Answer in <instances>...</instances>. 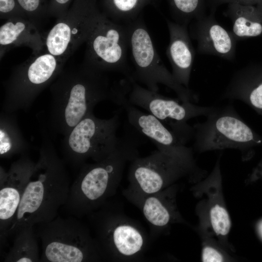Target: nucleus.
<instances>
[{
    "label": "nucleus",
    "mask_w": 262,
    "mask_h": 262,
    "mask_svg": "<svg viewBox=\"0 0 262 262\" xmlns=\"http://www.w3.org/2000/svg\"><path fill=\"white\" fill-rule=\"evenodd\" d=\"M119 115L115 113L109 119L88 114L66 135L62 142L66 161L75 167H81L89 159L100 161L112 153L118 145L117 136Z\"/></svg>",
    "instance_id": "9"
},
{
    "label": "nucleus",
    "mask_w": 262,
    "mask_h": 262,
    "mask_svg": "<svg viewBox=\"0 0 262 262\" xmlns=\"http://www.w3.org/2000/svg\"><path fill=\"white\" fill-rule=\"evenodd\" d=\"M225 14L232 22L231 33L236 40L262 33V14L256 6L229 3Z\"/></svg>",
    "instance_id": "21"
},
{
    "label": "nucleus",
    "mask_w": 262,
    "mask_h": 262,
    "mask_svg": "<svg viewBox=\"0 0 262 262\" xmlns=\"http://www.w3.org/2000/svg\"><path fill=\"white\" fill-rule=\"evenodd\" d=\"M74 0H49L48 16L58 20L67 12Z\"/></svg>",
    "instance_id": "27"
},
{
    "label": "nucleus",
    "mask_w": 262,
    "mask_h": 262,
    "mask_svg": "<svg viewBox=\"0 0 262 262\" xmlns=\"http://www.w3.org/2000/svg\"><path fill=\"white\" fill-rule=\"evenodd\" d=\"M125 100L128 103L147 111L164 123L169 125L183 142L194 134L193 127L187 123L199 116H206L215 107L196 105L172 98L141 86L135 81L126 79L124 82Z\"/></svg>",
    "instance_id": "10"
},
{
    "label": "nucleus",
    "mask_w": 262,
    "mask_h": 262,
    "mask_svg": "<svg viewBox=\"0 0 262 262\" xmlns=\"http://www.w3.org/2000/svg\"><path fill=\"white\" fill-rule=\"evenodd\" d=\"M125 25L134 66L130 80L138 82L155 92L158 91L159 84H162L172 90L181 101H196V96L193 91L179 83L164 66L155 49L144 21L141 18H137Z\"/></svg>",
    "instance_id": "7"
},
{
    "label": "nucleus",
    "mask_w": 262,
    "mask_h": 262,
    "mask_svg": "<svg viewBox=\"0 0 262 262\" xmlns=\"http://www.w3.org/2000/svg\"><path fill=\"white\" fill-rule=\"evenodd\" d=\"M39 27L26 17H15L6 20L0 27V56L10 49L26 46L37 55L45 49L44 37Z\"/></svg>",
    "instance_id": "18"
},
{
    "label": "nucleus",
    "mask_w": 262,
    "mask_h": 262,
    "mask_svg": "<svg viewBox=\"0 0 262 262\" xmlns=\"http://www.w3.org/2000/svg\"><path fill=\"white\" fill-rule=\"evenodd\" d=\"M42 143L7 237L22 229L49 222L57 216L68 197L70 180L63 160L58 156L46 127L42 126Z\"/></svg>",
    "instance_id": "1"
},
{
    "label": "nucleus",
    "mask_w": 262,
    "mask_h": 262,
    "mask_svg": "<svg viewBox=\"0 0 262 262\" xmlns=\"http://www.w3.org/2000/svg\"><path fill=\"white\" fill-rule=\"evenodd\" d=\"M27 17L39 27L41 22L48 17L49 0H17Z\"/></svg>",
    "instance_id": "24"
},
{
    "label": "nucleus",
    "mask_w": 262,
    "mask_h": 262,
    "mask_svg": "<svg viewBox=\"0 0 262 262\" xmlns=\"http://www.w3.org/2000/svg\"><path fill=\"white\" fill-rule=\"evenodd\" d=\"M106 261L142 260L148 241L139 223L111 199L86 216Z\"/></svg>",
    "instance_id": "4"
},
{
    "label": "nucleus",
    "mask_w": 262,
    "mask_h": 262,
    "mask_svg": "<svg viewBox=\"0 0 262 262\" xmlns=\"http://www.w3.org/2000/svg\"><path fill=\"white\" fill-rule=\"evenodd\" d=\"M210 222L214 232L218 235H227L230 229L231 221L227 210L219 204L213 206L210 211Z\"/></svg>",
    "instance_id": "25"
},
{
    "label": "nucleus",
    "mask_w": 262,
    "mask_h": 262,
    "mask_svg": "<svg viewBox=\"0 0 262 262\" xmlns=\"http://www.w3.org/2000/svg\"><path fill=\"white\" fill-rule=\"evenodd\" d=\"M117 84H111L106 73L83 62L61 73L50 87L49 129L66 135L99 102L115 103Z\"/></svg>",
    "instance_id": "2"
},
{
    "label": "nucleus",
    "mask_w": 262,
    "mask_h": 262,
    "mask_svg": "<svg viewBox=\"0 0 262 262\" xmlns=\"http://www.w3.org/2000/svg\"><path fill=\"white\" fill-rule=\"evenodd\" d=\"M65 62L45 50L17 66L4 84L3 111H28L41 92L63 70Z\"/></svg>",
    "instance_id": "8"
},
{
    "label": "nucleus",
    "mask_w": 262,
    "mask_h": 262,
    "mask_svg": "<svg viewBox=\"0 0 262 262\" xmlns=\"http://www.w3.org/2000/svg\"><path fill=\"white\" fill-rule=\"evenodd\" d=\"M123 195L142 213L150 227L151 240L164 233L175 222L180 221L175 202V190L169 186L156 193L143 194L128 191Z\"/></svg>",
    "instance_id": "15"
},
{
    "label": "nucleus",
    "mask_w": 262,
    "mask_h": 262,
    "mask_svg": "<svg viewBox=\"0 0 262 262\" xmlns=\"http://www.w3.org/2000/svg\"><path fill=\"white\" fill-rule=\"evenodd\" d=\"M169 43L166 53L172 66V74L176 81L189 88L195 51L187 26L167 20Z\"/></svg>",
    "instance_id": "17"
},
{
    "label": "nucleus",
    "mask_w": 262,
    "mask_h": 262,
    "mask_svg": "<svg viewBox=\"0 0 262 262\" xmlns=\"http://www.w3.org/2000/svg\"><path fill=\"white\" fill-rule=\"evenodd\" d=\"M96 0H74L66 13L44 37L45 50L65 62L87 41L101 19Z\"/></svg>",
    "instance_id": "12"
},
{
    "label": "nucleus",
    "mask_w": 262,
    "mask_h": 262,
    "mask_svg": "<svg viewBox=\"0 0 262 262\" xmlns=\"http://www.w3.org/2000/svg\"><path fill=\"white\" fill-rule=\"evenodd\" d=\"M155 145L157 150L130 163L126 190L143 194L156 193L193 171L191 148L184 145L171 147Z\"/></svg>",
    "instance_id": "6"
},
{
    "label": "nucleus",
    "mask_w": 262,
    "mask_h": 262,
    "mask_svg": "<svg viewBox=\"0 0 262 262\" xmlns=\"http://www.w3.org/2000/svg\"><path fill=\"white\" fill-rule=\"evenodd\" d=\"M191 35L196 40L199 54L212 55L228 60L235 57L236 41L216 20L214 14L210 13L193 21Z\"/></svg>",
    "instance_id": "16"
},
{
    "label": "nucleus",
    "mask_w": 262,
    "mask_h": 262,
    "mask_svg": "<svg viewBox=\"0 0 262 262\" xmlns=\"http://www.w3.org/2000/svg\"><path fill=\"white\" fill-rule=\"evenodd\" d=\"M29 144L18 125L16 113L3 111L0 116V156L9 158L27 153Z\"/></svg>",
    "instance_id": "22"
},
{
    "label": "nucleus",
    "mask_w": 262,
    "mask_h": 262,
    "mask_svg": "<svg viewBox=\"0 0 262 262\" xmlns=\"http://www.w3.org/2000/svg\"><path fill=\"white\" fill-rule=\"evenodd\" d=\"M205 121L195 124L194 147L200 152L244 149L261 142L231 105L215 107Z\"/></svg>",
    "instance_id": "11"
},
{
    "label": "nucleus",
    "mask_w": 262,
    "mask_h": 262,
    "mask_svg": "<svg viewBox=\"0 0 262 262\" xmlns=\"http://www.w3.org/2000/svg\"><path fill=\"white\" fill-rule=\"evenodd\" d=\"M258 230L262 238V221L259 223L258 226Z\"/></svg>",
    "instance_id": "31"
},
{
    "label": "nucleus",
    "mask_w": 262,
    "mask_h": 262,
    "mask_svg": "<svg viewBox=\"0 0 262 262\" xmlns=\"http://www.w3.org/2000/svg\"><path fill=\"white\" fill-rule=\"evenodd\" d=\"M19 17L27 18L17 0H0L1 19L7 20Z\"/></svg>",
    "instance_id": "26"
},
{
    "label": "nucleus",
    "mask_w": 262,
    "mask_h": 262,
    "mask_svg": "<svg viewBox=\"0 0 262 262\" xmlns=\"http://www.w3.org/2000/svg\"><path fill=\"white\" fill-rule=\"evenodd\" d=\"M201 260L204 262H220L224 260L223 255L215 248L206 246L202 250Z\"/></svg>",
    "instance_id": "29"
},
{
    "label": "nucleus",
    "mask_w": 262,
    "mask_h": 262,
    "mask_svg": "<svg viewBox=\"0 0 262 262\" xmlns=\"http://www.w3.org/2000/svg\"><path fill=\"white\" fill-rule=\"evenodd\" d=\"M35 163L28 153L21 155L8 171L0 167V237L3 243L20 203Z\"/></svg>",
    "instance_id": "14"
},
{
    "label": "nucleus",
    "mask_w": 262,
    "mask_h": 262,
    "mask_svg": "<svg viewBox=\"0 0 262 262\" xmlns=\"http://www.w3.org/2000/svg\"><path fill=\"white\" fill-rule=\"evenodd\" d=\"M262 14V0L255 5Z\"/></svg>",
    "instance_id": "30"
},
{
    "label": "nucleus",
    "mask_w": 262,
    "mask_h": 262,
    "mask_svg": "<svg viewBox=\"0 0 262 262\" xmlns=\"http://www.w3.org/2000/svg\"><path fill=\"white\" fill-rule=\"evenodd\" d=\"M13 245L5 257V262H40L37 236L33 226L25 227L14 235Z\"/></svg>",
    "instance_id": "23"
},
{
    "label": "nucleus",
    "mask_w": 262,
    "mask_h": 262,
    "mask_svg": "<svg viewBox=\"0 0 262 262\" xmlns=\"http://www.w3.org/2000/svg\"><path fill=\"white\" fill-rule=\"evenodd\" d=\"M84 63L106 73L115 72L131 78L132 70L128 62L129 49L126 25L115 22L103 14L86 42Z\"/></svg>",
    "instance_id": "13"
},
{
    "label": "nucleus",
    "mask_w": 262,
    "mask_h": 262,
    "mask_svg": "<svg viewBox=\"0 0 262 262\" xmlns=\"http://www.w3.org/2000/svg\"><path fill=\"white\" fill-rule=\"evenodd\" d=\"M261 0H206V6L210 13L215 14L217 8L223 4L238 3L245 5H256Z\"/></svg>",
    "instance_id": "28"
},
{
    "label": "nucleus",
    "mask_w": 262,
    "mask_h": 262,
    "mask_svg": "<svg viewBox=\"0 0 262 262\" xmlns=\"http://www.w3.org/2000/svg\"><path fill=\"white\" fill-rule=\"evenodd\" d=\"M139 156L134 139L120 138L116 148L106 158L81 167L63 209L79 218L99 209L116 194L127 163Z\"/></svg>",
    "instance_id": "3"
},
{
    "label": "nucleus",
    "mask_w": 262,
    "mask_h": 262,
    "mask_svg": "<svg viewBox=\"0 0 262 262\" xmlns=\"http://www.w3.org/2000/svg\"><path fill=\"white\" fill-rule=\"evenodd\" d=\"M120 106L124 108L129 123L139 132L152 140L155 144L171 147L185 143L164 124L150 113L143 112L123 99Z\"/></svg>",
    "instance_id": "19"
},
{
    "label": "nucleus",
    "mask_w": 262,
    "mask_h": 262,
    "mask_svg": "<svg viewBox=\"0 0 262 262\" xmlns=\"http://www.w3.org/2000/svg\"><path fill=\"white\" fill-rule=\"evenodd\" d=\"M35 225V233L42 244L41 262L106 261L89 227L78 218L56 216L50 221Z\"/></svg>",
    "instance_id": "5"
},
{
    "label": "nucleus",
    "mask_w": 262,
    "mask_h": 262,
    "mask_svg": "<svg viewBox=\"0 0 262 262\" xmlns=\"http://www.w3.org/2000/svg\"><path fill=\"white\" fill-rule=\"evenodd\" d=\"M223 97L244 102L262 114V71L250 67L239 70L231 78Z\"/></svg>",
    "instance_id": "20"
}]
</instances>
